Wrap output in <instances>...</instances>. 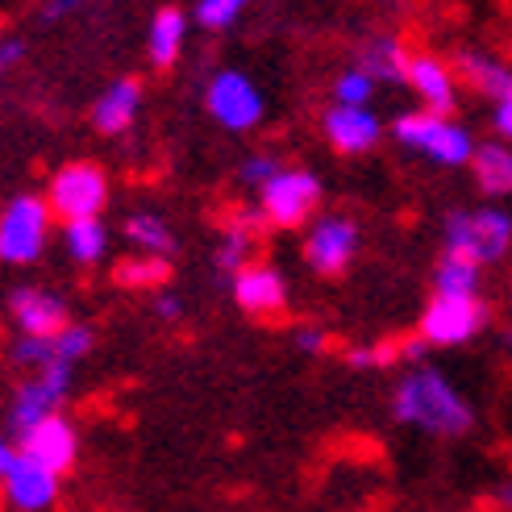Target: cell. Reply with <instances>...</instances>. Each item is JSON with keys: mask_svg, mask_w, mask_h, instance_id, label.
<instances>
[{"mask_svg": "<svg viewBox=\"0 0 512 512\" xmlns=\"http://www.w3.org/2000/svg\"><path fill=\"white\" fill-rule=\"evenodd\" d=\"M492 138L512 146V88L500 100H492Z\"/></svg>", "mask_w": 512, "mask_h": 512, "instance_id": "cell-33", "label": "cell"}, {"mask_svg": "<svg viewBox=\"0 0 512 512\" xmlns=\"http://www.w3.org/2000/svg\"><path fill=\"white\" fill-rule=\"evenodd\" d=\"M204 113H209L225 134H254L267 117V96L238 67L213 71V80L204 84Z\"/></svg>", "mask_w": 512, "mask_h": 512, "instance_id": "cell-7", "label": "cell"}, {"mask_svg": "<svg viewBox=\"0 0 512 512\" xmlns=\"http://www.w3.org/2000/svg\"><path fill=\"white\" fill-rule=\"evenodd\" d=\"M254 234H246V229H238L234 221H229L225 229H221V242H217V254H213V263H217V271L221 275H229L234 279L246 263H250V250H254Z\"/></svg>", "mask_w": 512, "mask_h": 512, "instance_id": "cell-27", "label": "cell"}, {"mask_svg": "<svg viewBox=\"0 0 512 512\" xmlns=\"http://www.w3.org/2000/svg\"><path fill=\"white\" fill-rule=\"evenodd\" d=\"M396 354L404 358V363H408V367H417V363H425V354H429V346H425L421 338H408L404 346H396Z\"/></svg>", "mask_w": 512, "mask_h": 512, "instance_id": "cell-36", "label": "cell"}, {"mask_svg": "<svg viewBox=\"0 0 512 512\" xmlns=\"http://www.w3.org/2000/svg\"><path fill=\"white\" fill-rule=\"evenodd\" d=\"M404 88L417 96V105L425 113H438V117H454L458 96H463V84H458L450 59L433 55V50H413V55H408Z\"/></svg>", "mask_w": 512, "mask_h": 512, "instance_id": "cell-13", "label": "cell"}, {"mask_svg": "<svg viewBox=\"0 0 512 512\" xmlns=\"http://www.w3.org/2000/svg\"><path fill=\"white\" fill-rule=\"evenodd\" d=\"M92 350H96V329L84 325V321H71L63 334H55V354H59V363H67V367L84 363Z\"/></svg>", "mask_w": 512, "mask_h": 512, "instance_id": "cell-29", "label": "cell"}, {"mask_svg": "<svg viewBox=\"0 0 512 512\" xmlns=\"http://www.w3.org/2000/svg\"><path fill=\"white\" fill-rule=\"evenodd\" d=\"M121 234H125V242L134 246V254H159V259H171V254H175V229L159 213L125 217Z\"/></svg>", "mask_w": 512, "mask_h": 512, "instance_id": "cell-24", "label": "cell"}, {"mask_svg": "<svg viewBox=\"0 0 512 512\" xmlns=\"http://www.w3.org/2000/svg\"><path fill=\"white\" fill-rule=\"evenodd\" d=\"M492 504H496L500 512H512V479L496 483V492H492Z\"/></svg>", "mask_w": 512, "mask_h": 512, "instance_id": "cell-37", "label": "cell"}, {"mask_svg": "<svg viewBox=\"0 0 512 512\" xmlns=\"http://www.w3.org/2000/svg\"><path fill=\"white\" fill-rule=\"evenodd\" d=\"M279 171H284V163H279V155H271V150H254V155H246L238 163V179L246 188H254V192H259L267 179L279 175Z\"/></svg>", "mask_w": 512, "mask_h": 512, "instance_id": "cell-30", "label": "cell"}, {"mask_svg": "<svg viewBox=\"0 0 512 512\" xmlns=\"http://www.w3.org/2000/svg\"><path fill=\"white\" fill-rule=\"evenodd\" d=\"M379 84L371 80V75L363 67H342L334 75V88H329V96H334V105H346V109H371V100H375Z\"/></svg>", "mask_w": 512, "mask_h": 512, "instance_id": "cell-26", "label": "cell"}, {"mask_svg": "<svg viewBox=\"0 0 512 512\" xmlns=\"http://www.w3.org/2000/svg\"><path fill=\"white\" fill-rule=\"evenodd\" d=\"M454 75H458V84L471 88L475 96L483 100H500L508 88H512V63H504L500 55H492V50H458L454 55Z\"/></svg>", "mask_w": 512, "mask_h": 512, "instance_id": "cell-18", "label": "cell"}, {"mask_svg": "<svg viewBox=\"0 0 512 512\" xmlns=\"http://www.w3.org/2000/svg\"><path fill=\"white\" fill-rule=\"evenodd\" d=\"M388 125L379 121L375 109H346V105H329L321 113V138L329 142V150L342 159H358L371 155V150L383 142Z\"/></svg>", "mask_w": 512, "mask_h": 512, "instance_id": "cell-14", "label": "cell"}, {"mask_svg": "<svg viewBox=\"0 0 512 512\" xmlns=\"http://www.w3.org/2000/svg\"><path fill=\"white\" fill-rule=\"evenodd\" d=\"M508 467H512V458H508Z\"/></svg>", "mask_w": 512, "mask_h": 512, "instance_id": "cell-39", "label": "cell"}, {"mask_svg": "<svg viewBox=\"0 0 512 512\" xmlns=\"http://www.w3.org/2000/svg\"><path fill=\"white\" fill-rule=\"evenodd\" d=\"M25 59V38H0V75Z\"/></svg>", "mask_w": 512, "mask_h": 512, "instance_id": "cell-35", "label": "cell"}, {"mask_svg": "<svg viewBox=\"0 0 512 512\" xmlns=\"http://www.w3.org/2000/svg\"><path fill=\"white\" fill-rule=\"evenodd\" d=\"M363 246V225L350 213H317L304 225V263L321 279H342Z\"/></svg>", "mask_w": 512, "mask_h": 512, "instance_id": "cell-9", "label": "cell"}, {"mask_svg": "<svg viewBox=\"0 0 512 512\" xmlns=\"http://www.w3.org/2000/svg\"><path fill=\"white\" fill-rule=\"evenodd\" d=\"M142 96L146 92H142L138 75H117V80H109L92 105V130L105 138H125L142 113Z\"/></svg>", "mask_w": 512, "mask_h": 512, "instance_id": "cell-17", "label": "cell"}, {"mask_svg": "<svg viewBox=\"0 0 512 512\" xmlns=\"http://www.w3.org/2000/svg\"><path fill=\"white\" fill-rule=\"evenodd\" d=\"M63 250L71 254V263L96 267L109 254V225H105V217L63 221Z\"/></svg>", "mask_w": 512, "mask_h": 512, "instance_id": "cell-22", "label": "cell"}, {"mask_svg": "<svg viewBox=\"0 0 512 512\" xmlns=\"http://www.w3.org/2000/svg\"><path fill=\"white\" fill-rule=\"evenodd\" d=\"M5 313L21 338H55L71 325V309L59 292L38 284H17L5 292Z\"/></svg>", "mask_w": 512, "mask_h": 512, "instance_id": "cell-12", "label": "cell"}, {"mask_svg": "<svg viewBox=\"0 0 512 512\" xmlns=\"http://www.w3.org/2000/svg\"><path fill=\"white\" fill-rule=\"evenodd\" d=\"M467 171L475 179V188L488 200H508L512 196V146L508 142H500V138L479 142Z\"/></svg>", "mask_w": 512, "mask_h": 512, "instance_id": "cell-20", "label": "cell"}, {"mask_svg": "<svg viewBox=\"0 0 512 512\" xmlns=\"http://www.w3.org/2000/svg\"><path fill=\"white\" fill-rule=\"evenodd\" d=\"M46 204L59 221H80V217H100L109 204V175L100 163L75 159L63 163L46 184Z\"/></svg>", "mask_w": 512, "mask_h": 512, "instance_id": "cell-10", "label": "cell"}, {"mask_svg": "<svg viewBox=\"0 0 512 512\" xmlns=\"http://www.w3.org/2000/svg\"><path fill=\"white\" fill-rule=\"evenodd\" d=\"M250 5H254V0H196L192 21L200 25V30H209V34H225V30H234L238 17Z\"/></svg>", "mask_w": 512, "mask_h": 512, "instance_id": "cell-28", "label": "cell"}, {"mask_svg": "<svg viewBox=\"0 0 512 512\" xmlns=\"http://www.w3.org/2000/svg\"><path fill=\"white\" fill-rule=\"evenodd\" d=\"M388 134L400 150L408 155H421L433 167H446V171H463L471 167V155L479 138L471 134V125H463L458 117H438V113H425V109H408L400 113Z\"/></svg>", "mask_w": 512, "mask_h": 512, "instance_id": "cell-2", "label": "cell"}, {"mask_svg": "<svg viewBox=\"0 0 512 512\" xmlns=\"http://www.w3.org/2000/svg\"><path fill=\"white\" fill-rule=\"evenodd\" d=\"M488 325H492V309L483 296H438L433 292L429 304L421 309L417 338L429 350H458V346H471Z\"/></svg>", "mask_w": 512, "mask_h": 512, "instance_id": "cell-4", "label": "cell"}, {"mask_svg": "<svg viewBox=\"0 0 512 512\" xmlns=\"http://www.w3.org/2000/svg\"><path fill=\"white\" fill-rule=\"evenodd\" d=\"M408 50L396 34H371L354 55V67H363L375 84H404V71H408Z\"/></svg>", "mask_w": 512, "mask_h": 512, "instance_id": "cell-21", "label": "cell"}, {"mask_svg": "<svg viewBox=\"0 0 512 512\" xmlns=\"http://www.w3.org/2000/svg\"><path fill=\"white\" fill-rule=\"evenodd\" d=\"M442 246L450 254L479 263L483 271L504 263L512 254V213L496 204H475V209H454L442 221Z\"/></svg>", "mask_w": 512, "mask_h": 512, "instance_id": "cell-3", "label": "cell"}, {"mask_svg": "<svg viewBox=\"0 0 512 512\" xmlns=\"http://www.w3.org/2000/svg\"><path fill=\"white\" fill-rule=\"evenodd\" d=\"M171 275V263L159 259V254H130L113 267V284L125 288V292H155L167 284Z\"/></svg>", "mask_w": 512, "mask_h": 512, "instance_id": "cell-25", "label": "cell"}, {"mask_svg": "<svg viewBox=\"0 0 512 512\" xmlns=\"http://www.w3.org/2000/svg\"><path fill=\"white\" fill-rule=\"evenodd\" d=\"M17 442L38 467H46L50 475H59V479L75 467V458H80V429H75L63 413L38 421L34 429H25Z\"/></svg>", "mask_w": 512, "mask_h": 512, "instance_id": "cell-15", "label": "cell"}, {"mask_svg": "<svg viewBox=\"0 0 512 512\" xmlns=\"http://www.w3.org/2000/svg\"><path fill=\"white\" fill-rule=\"evenodd\" d=\"M50 204L38 192H17L0 209V263L5 267H30L42 259L50 242Z\"/></svg>", "mask_w": 512, "mask_h": 512, "instance_id": "cell-5", "label": "cell"}, {"mask_svg": "<svg viewBox=\"0 0 512 512\" xmlns=\"http://www.w3.org/2000/svg\"><path fill=\"white\" fill-rule=\"evenodd\" d=\"M188 30H192V17L184 9H175V5L155 9L150 30H146V63L155 71H171L188 46Z\"/></svg>", "mask_w": 512, "mask_h": 512, "instance_id": "cell-19", "label": "cell"}, {"mask_svg": "<svg viewBox=\"0 0 512 512\" xmlns=\"http://www.w3.org/2000/svg\"><path fill=\"white\" fill-rule=\"evenodd\" d=\"M0 496L13 512H50L59 504V475L38 467L17 438L0 433Z\"/></svg>", "mask_w": 512, "mask_h": 512, "instance_id": "cell-8", "label": "cell"}, {"mask_svg": "<svg viewBox=\"0 0 512 512\" xmlns=\"http://www.w3.org/2000/svg\"><path fill=\"white\" fill-rule=\"evenodd\" d=\"M321 200H325V184H321L317 171L284 167L259 188V200L254 204L263 209L271 229H304L321 213Z\"/></svg>", "mask_w": 512, "mask_h": 512, "instance_id": "cell-6", "label": "cell"}, {"mask_svg": "<svg viewBox=\"0 0 512 512\" xmlns=\"http://www.w3.org/2000/svg\"><path fill=\"white\" fill-rule=\"evenodd\" d=\"M155 313H159L163 321H175V317H179V300H175V296H159V300H155Z\"/></svg>", "mask_w": 512, "mask_h": 512, "instance_id": "cell-38", "label": "cell"}, {"mask_svg": "<svg viewBox=\"0 0 512 512\" xmlns=\"http://www.w3.org/2000/svg\"><path fill=\"white\" fill-rule=\"evenodd\" d=\"M229 292H234L238 309L250 313V317H275V313H284L288 309V296H292L284 271H279L275 263H254V259L234 275Z\"/></svg>", "mask_w": 512, "mask_h": 512, "instance_id": "cell-16", "label": "cell"}, {"mask_svg": "<svg viewBox=\"0 0 512 512\" xmlns=\"http://www.w3.org/2000/svg\"><path fill=\"white\" fill-rule=\"evenodd\" d=\"M346 367L350 371H375V367H388V363H396V346H350L346 354Z\"/></svg>", "mask_w": 512, "mask_h": 512, "instance_id": "cell-31", "label": "cell"}, {"mask_svg": "<svg viewBox=\"0 0 512 512\" xmlns=\"http://www.w3.org/2000/svg\"><path fill=\"white\" fill-rule=\"evenodd\" d=\"M392 421L438 442H463L475 433L479 413L471 396L433 363L408 367L392 388Z\"/></svg>", "mask_w": 512, "mask_h": 512, "instance_id": "cell-1", "label": "cell"}, {"mask_svg": "<svg viewBox=\"0 0 512 512\" xmlns=\"http://www.w3.org/2000/svg\"><path fill=\"white\" fill-rule=\"evenodd\" d=\"M433 292L438 296H483V267L463 259V254L442 250L433 263Z\"/></svg>", "mask_w": 512, "mask_h": 512, "instance_id": "cell-23", "label": "cell"}, {"mask_svg": "<svg viewBox=\"0 0 512 512\" xmlns=\"http://www.w3.org/2000/svg\"><path fill=\"white\" fill-rule=\"evenodd\" d=\"M292 342H296L300 354H325L329 350V334H325L321 325H300Z\"/></svg>", "mask_w": 512, "mask_h": 512, "instance_id": "cell-34", "label": "cell"}, {"mask_svg": "<svg viewBox=\"0 0 512 512\" xmlns=\"http://www.w3.org/2000/svg\"><path fill=\"white\" fill-rule=\"evenodd\" d=\"M71 379H75V367H46V371H34L30 379L17 383L9 396V408H5V425L13 438H21V433L34 429L38 421L63 413V404L71 396Z\"/></svg>", "mask_w": 512, "mask_h": 512, "instance_id": "cell-11", "label": "cell"}, {"mask_svg": "<svg viewBox=\"0 0 512 512\" xmlns=\"http://www.w3.org/2000/svg\"><path fill=\"white\" fill-rule=\"evenodd\" d=\"M88 5H92V0H42L38 21H42V25H63V21H71L75 13H84Z\"/></svg>", "mask_w": 512, "mask_h": 512, "instance_id": "cell-32", "label": "cell"}]
</instances>
